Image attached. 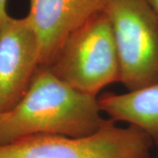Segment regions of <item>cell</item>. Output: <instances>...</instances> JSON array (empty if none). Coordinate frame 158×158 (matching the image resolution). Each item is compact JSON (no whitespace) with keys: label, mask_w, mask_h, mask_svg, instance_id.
Segmentation results:
<instances>
[{"label":"cell","mask_w":158,"mask_h":158,"mask_svg":"<svg viewBox=\"0 0 158 158\" xmlns=\"http://www.w3.org/2000/svg\"><path fill=\"white\" fill-rule=\"evenodd\" d=\"M149 158H158V155H156V156H151Z\"/></svg>","instance_id":"obj_10"},{"label":"cell","mask_w":158,"mask_h":158,"mask_svg":"<svg viewBox=\"0 0 158 158\" xmlns=\"http://www.w3.org/2000/svg\"><path fill=\"white\" fill-rule=\"evenodd\" d=\"M154 144L140 128L108 118L87 135H34L1 145L0 158H149Z\"/></svg>","instance_id":"obj_3"},{"label":"cell","mask_w":158,"mask_h":158,"mask_svg":"<svg viewBox=\"0 0 158 158\" xmlns=\"http://www.w3.org/2000/svg\"><path fill=\"white\" fill-rule=\"evenodd\" d=\"M7 0H0V28L3 24L9 19V14L7 13Z\"/></svg>","instance_id":"obj_8"},{"label":"cell","mask_w":158,"mask_h":158,"mask_svg":"<svg viewBox=\"0 0 158 158\" xmlns=\"http://www.w3.org/2000/svg\"><path fill=\"white\" fill-rule=\"evenodd\" d=\"M156 145H157V147H158V141H157V142H156ZM157 155H158V154H157Z\"/></svg>","instance_id":"obj_11"},{"label":"cell","mask_w":158,"mask_h":158,"mask_svg":"<svg viewBox=\"0 0 158 158\" xmlns=\"http://www.w3.org/2000/svg\"><path fill=\"white\" fill-rule=\"evenodd\" d=\"M102 113L115 122L135 126L158 141V83L125 93L98 97Z\"/></svg>","instance_id":"obj_7"},{"label":"cell","mask_w":158,"mask_h":158,"mask_svg":"<svg viewBox=\"0 0 158 158\" xmlns=\"http://www.w3.org/2000/svg\"><path fill=\"white\" fill-rule=\"evenodd\" d=\"M27 15L39 41L41 67H48L64 40L90 18L106 11L108 0H29Z\"/></svg>","instance_id":"obj_6"},{"label":"cell","mask_w":158,"mask_h":158,"mask_svg":"<svg viewBox=\"0 0 158 158\" xmlns=\"http://www.w3.org/2000/svg\"><path fill=\"white\" fill-rule=\"evenodd\" d=\"M119 62V83L127 91L158 83V18L147 0H108Z\"/></svg>","instance_id":"obj_4"},{"label":"cell","mask_w":158,"mask_h":158,"mask_svg":"<svg viewBox=\"0 0 158 158\" xmlns=\"http://www.w3.org/2000/svg\"><path fill=\"white\" fill-rule=\"evenodd\" d=\"M48 68L64 83L90 96L119 83V62L107 13L90 18L64 40Z\"/></svg>","instance_id":"obj_2"},{"label":"cell","mask_w":158,"mask_h":158,"mask_svg":"<svg viewBox=\"0 0 158 158\" xmlns=\"http://www.w3.org/2000/svg\"><path fill=\"white\" fill-rule=\"evenodd\" d=\"M147 1L158 18V0H147Z\"/></svg>","instance_id":"obj_9"},{"label":"cell","mask_w":158,"mask_h":158,"mask_svg":"<svg viewBox=\"0 0 158 158\" xmlns=\"http://www.w3.org/2000/svg\"><path fill=\"white\" fill-rule=\"evenodd\" d=\"M40 68L39 41L29 19L10 16L0 28V113L20 101Z\"/></svg>","instance_id":"obj_5"},{"label":"cell","mask_w":158,"mask_h":158,"mask_svg":"<svg viewBox=\"0 0 158 158\" xmlns=\"http://www.w3.org/2000/svg\"><path fill=\"white\" fill-rule=\"evenodd\" d=\"M105 120L98 97L77 90L41 67L20 101L0 113V146L34 135L85 136Z\"/></svg>","instance_id":"obj_1"}]
</instances>
